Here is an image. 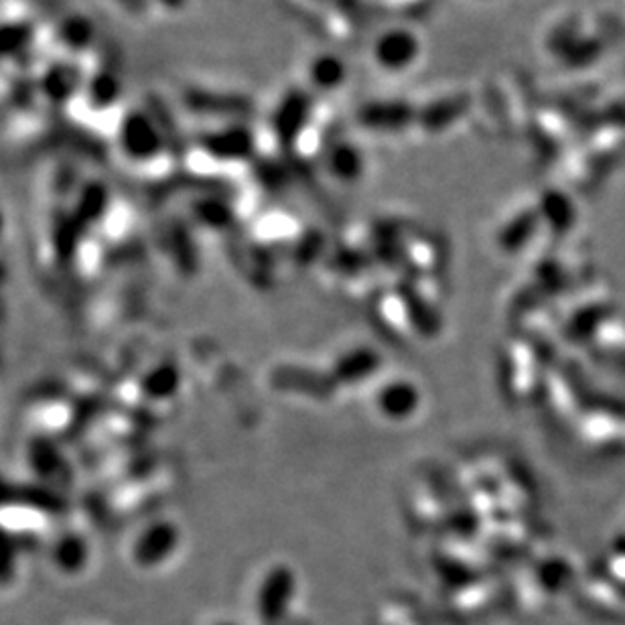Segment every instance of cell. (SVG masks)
Wrapping results in <instances>:
<instances>
[{
  "instance_id": "6da1fadb",
  "label": "cell",
  "mask_w": 625,
  "mask_h": 625,
  "mask_svg": "<svg viewBox=\"0 0 625 625\" xmlns=\"http://www.w3.org/2000/svg\"><path fill=\"white\" fill-rule=\"evenodd\" d=\"M118 136L124 152L138 161L155 157L164 143L159 126L145 110H130L121 123Z\"/></svg>"
},
{
  "instance_id": "7a4b0ae2",
  "label": "cell",
  "mask_w": 625,
  "mask_h": 625,
  "mask_svg": "<svg viewBox=\"0 0 625 625\" xmlns=\"http://www.w3.org/2000/svg\"><path fill=\"white\" fill-rule=\"evenodd\" d=\"M80 83H82V73L78 71V68L57 64L54 68L47 69L43 78L42 90L54 102H61V100H68L69 95L76 94Z\"/></svg>"
},
{
  "instance_id": "3957f363",
  "label": "cell",
  "mask_w": 625,
  "mask_h": 625,
  "mask_svg": "<svg viewBox=\"0 0 625 625\" xmlns=\"http://www.w3.org/2000/svg\"><path fill=\"white\" fill-rule=\"evenodd\" d=\"M86 90H88L90 104L94 109H109L116 102L118 94L123 92V82H121L118 68L106 66V68L98 69Z\"/></svg>"
},
{
  "instance_id": "277c9868",
  "label": "cell",
  "mask_w": 625,
  "mask_h": 625,
  "mask_svg": "<svg viewBox=\"0 0 625 625\" xmlns=\"http://www.w3.org/2000/svg\"><path fill=\"white\" fill-rule=\"evenodd\" d=\"M59 42L73 52H83L86 47H90L94 42V27L90 19H83V16L66 19L59 27Z\"/></svg>"
},
{
  "instance_id": "5b68a950",
  "label": "cell",
  "mask_w": 625,
  "mask_h": 625,
  "mask_svg": "<svg viewBox=\"0 0 625 625\" xmlns=\"http://www.w3.org/2000/svg\"><path fill=\"white\" fill-rule=\"evenodd\" d=\"M33 37V29L27 23H4L0 25V57H11L25 52Z\"/></svg>"
},
{
  "instance_id": "8992f818",
  "label": "cell",
  "mask_w": 625,
  "mask_h": 625,
  "mask_svg": "<svg viewBox=\"0 0 625 625\" xmlns=\"http://www.w3.org/2000/svg\"><path fill=\"white\" fill-rule=\"evenodd\" d=\"M121 2H124L126 9H130L133 13H138V11L143 9V7H140V0H121Z\"/></svg>"
},
{
  "instance_id": "52a82bcc",
  "label": "cell",
  "mask_w": 625,
  "mask_h": 625,
  "mask_svg": "<svg viewBox=\"0 0 625 625\" xmlns=\"http://www.w3.org/2000/svg\"><path fill=\"white\" fill-rule=\"evenodd\" d=\"M163 2H169V4H171V2H175V0H163Z\"/></svg>"
}]
</instances>
